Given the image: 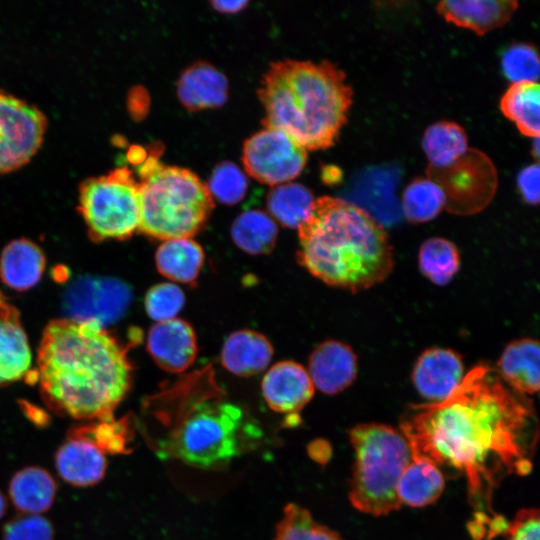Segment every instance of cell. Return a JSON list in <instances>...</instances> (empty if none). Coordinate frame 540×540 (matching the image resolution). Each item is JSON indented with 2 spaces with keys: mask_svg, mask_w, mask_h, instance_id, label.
Segmentation results:
<instances>
[{
  "mask_svg": "<svg viewBox=\"0 0 540 540\" xmlns=\"http://www.w3.org/2000/svg\"><path fill=\"white\" fill-rule=\"evenodd\" d=\"M411 457L465 475L475 508L470 531L495 536L504 522L493 510L492 496L505 477L532 468L538 429L532 403L508 388L496 369L473 367L444 400L413 404L400 421Z\"/></svg>",
  "mask_w": 540,
  "mask_h": 540,
  "instance_id": "cell-1",
  "label": "cell"
},
{
  "mask_svg": "<svg viewBox=\"0 0 540 540\" xmlns=\"http://www.w3.org/2000/svg\"><path fill=\"white\" fill-rule=\"evenodd\" d=\"M37 365L47 407L76 420L113 419L132 383L124 347L93 320L51 321L43 331Z\"/></svg>",
  "mask_w": 540,
  "mask_h": 540,
  "instance_id": "cell-2",
  "label": "cell"
},
{
  "mask_svg": "<svg viewBox=\"0 0 540 540\" xmlns=\"http://www.w3.org/2000/svg\"><path fill=\"white\" fill-rule=\"evenodd\" d=\"M298 230L299 263L330 286L358 292L379 284L393 270L387 232L352 202L314 199Z\"/></svg>",
  "mask_w": 540,
  "mask_h": 540,
  "instance_id": "cell-3",
  "label": "cell"
},
{
  "mask_svg": "<svg viewBox=\"0 0 540 540\" xmlns=\"http://www.w3.org/2000/svg\"><path fill=\"white\" fill-rule=\"evenodd\" d=\"M262 124L306 150L333 145L352 105L353 90L336 64L285 59L271 63L258 90Z\"/></svg>",
  "mask_w": 540,
  "mask_h": 540,
  "instance_id": "cell-4",
  "label": "cell"
},
{
  "mask_svg": "<svg viewBox=\"0 0 540 540\" xmlns=\"http://www.w3.org/2000/svg\"><path fill=\"white\" fill-rule=\"evenodd\" d=\"M139 175L138 231L165 241L191 238L204 227L214 200L194 172L149 157L140 165Z\"/></svg>",
  "mask_w": 540,
  "mask_h": 540,
  "instance_id": "cell-5",
  "label": "cell"
},
{
  "mask_svg": "<svg viewBox=\"0 0 540 540\" xmlns=\"http://www.w3.org/2000/svg\"><path fill=\"white\" fill-rule=\"evenodd\" d=\"M355 453L349 500L357 510L383 516L396 511L398 480L411 461L403 434L380 423L359 424L348 432Z\"/></svg>",
  "mask_w": 540,
  "mask_h": 540,
  "instance_id": "cell-6",
  "label": "cell"
},
{
  "mask_svg": "<svg viewBox=\"0 0 540 540\" xmlns=\"http://www.w3.org/2000/svg\"><path fill=\"white\" fill-rule=\"evenodd\" d=\"M243 411L220 400L196 402L157 443L162 459L176 458L202 469L227 465L241 451Z\"/></svg>",
  "mask_w": 540,
  "mask_h": 540,
  "instance_id": "cell-7",
  "label": "cell"
},
{
  "mask_svg": "<svg viewBox=\"0 0 540 540\" xmlns=\"http://www.w3.org/2000/svg\"><path fill=\"white\" fill-rule=\"evenodd\" d=\"M93 241L125 240L139 229L138 182L126 168L86 179L78 207Z\"/></svg>",
  "mask_w": 540,
  "mask_h": 540,
  "instance_id": "cell-8",
  "label": "cell"
},
{
  "mask_svg": "<svg viewBox=\"0 0 540 540\" xmlns=\"http://www.w3.org/2000/svg\"><path fill=\"white\" fill-rule=\"evenodd\" d=\"M426 173L444 192L445 209L455 215L482 211L492 201L498 186L492 160L470 147L450 165L443 168L428 166Z\"/></svg>",
  "mask_w": 540,
  "mask_h": 540,
  "instance_id": "cell-9",
  "label": "cell"
},
{
  "mask_svg": "<svg viewBox=\"0 0 540 540\" xmlns=\"http://www.w3.org/2000/svg\"><path fill=\"white\" fill-rule=\"evenodd\" d=\"M47 120L34 105L0 91V174L27 164L42 145Z\"/></svg>",
  "mask_w": 540,
  "mask_h": 540,
  "instance_id": "cell-10",
  "label": "cell"
},
{
  "mask_svg": "<svg viewBox=\"0 0 540 540\" xmlns=\"http://www.w3.org/2000/svg\"><path fill=\"white\" fill-rule=\"evenodd\" d=\"M242 160L250 176L276 186L300 175L307 162V150L284 132L264 128L245 141Z\"/></svg>",
  "mask_w": 540,
  "mask_h": 540,
  "instance_id": "cell-11",
  "label": "cell"
},
{
  "mask_svg": "<svg viewBox=\"0 0 540 540\" xmlns=\"http://www.w3.org/2000/svg\"><path fill=\"white\" fill-rule=\"evenodd\" d=\"M54 463L60 478L75 487L99 483L107 470L105 453L73 427L58 447Z\"/></svg>",
  "mask_w": 540,
  "mask_h": 540,
  "instance_id": "cell-12",
  "label": "cell"
},
{
  "mask_svg": "<svg viewBox=\"0 0 540 540\" xmlns=\"http://www.w3.org/2000/svg\"><path fill=\"white\" fill-rule=\"evenodd\" d=\"M464 374L462 357L452 349L429 348L416 360L412 381L425 399L440 402L461 383Z\"/></svg>",
  "mask_w": 540,
  "mask_h": 540,
  "instance_id": "cell-13",
  "label": "cell"
},
{
  "mask_svg": "<svg viewBox=\"0 0 540 540\" xmlns=\"http://www.w3.org/2000/svg\"><path fill=\"white\" fill-rule=\"evenodd\" d=\"M261 389L265 402L273 411L292 416H296L314 394L308 371L291 360L273 365L263 377Z\"/></svg>",
  "mask_w": 540,
  "mask_h": 540,
  "instance_id": "cell-14",
  "label": "cell"
},
{
  "mask_svg": "<svg viewBox=\"0 0 540 540\" xmlns=\"http://www.w3.org/2000/svg\"><path fill=\"white\" fill-rule=\"evenodd\" d=\"M147 349L163 370L183 372L193 364L197 355L193 327L179 318L157 322L148 332Z\"/></svg>",
  "mask_w": 540,
  "mask_h": 540,
  "instance_id": "cell-15",
  "label": "cell"
},
{
  "mask_svg": "<svg viewBox=\"0 0 540 540\" xmlns=\"http://www.w3.org/2000/svg\"><path fill=\"white\" fill-rule=\"evenodd\" d=\"M308 374L314 386L323 393L336 394L350 386L357 375V356L340 341L327 340L310 354Z\"/></svg>",
  "mask_w": 540,
  "mask_h": 540,
  "instance_id": "cell-16",
  "label": "cell"
},
{
  "mask_svg": "<svg viewBox=\"0 0 540 540\" xmlns=\"http://www.w3.org/2000/svg\"><path fill=\"white\" fill-rule=\"evenodd\" d=\"M31 360L20 313L0 291V387L24 378Z\"/></svg>",
  "mask_w": 540,
  "mask_h": 540,
  "instance_id": "cell-17",
  "label": "cell"
},
{
  "mask_svg": "<svg viewBox=\"0 0 540 540\" xmlns=\"http://www.w3.org/2000/svg\"><path fill=\"white\" fill-rule=\"evenodd\" d=\"M517 8L515 0H444L436 7L447 22L480 36L504 26Z\"/></svg>",
  "mask_w": 540,
  "mask_h": 540,
  "instance_id": "cell-18",
  "label": "cell"
},
{
  "mask_svg": "<svg viewBox=\"0 0 540 540\" xmlns=\"http://www.w3.org/2000/svg\"><path fill=\"white\" fill-rule=\"evenodd\" d=\"M130 299L129 289L114 280H83L72 287L67 303L74 315L86 304L95 300L82 320H93L101 325L120 316Z\"/></svg>",
  "mask_w": 540,
  "mask_h": 540,
  "instance_id": "cell-19",
  "label": "cell"
},
{
  "mask_svg": "<svg viewBox=\"0 0 540 540\" xmlns=\"http://www.w3.org/2000/svg\"><path fill=\"white\" fill-rule=\"evenodd\" d=\"M177 95L190 111L220 107L228 97V80L212 64L198 61L182 72Z\"/></svg>",
  "mask_w": 540,
  "mask_h": 540,
  "instance_id": "cell-20",
  "label": "cell"
},
{
  "mask_svg": "<svg viewBox=\"0 0 540 540\" xmlns=\"http://www.w3.org/2000/svg\"><path fill=\"white\" fill-rule=\"evenodd\" d=\"M540 347L537 340L522 338L510 342L497 363V372L514 392L536 394L540 386Z\"/></svg>",
  "mask_w": 540,
  "mask_h": 540,
  "instance_id": "cell-21",
  "label": "cell"
},
{
  "mask_svg": "<svg viewBox=\"0 0 540 540\" xmlns=\"http://www.w3.org/2000/svg\"><path fill=\"white\" fill-rule=\"evenodd\" d=\"M273 356L270 341L261 333L242 329L231 333L221 349V363L232 374L252 376L263 371Z\"/></svg>",
  "mask_w": 540,
  "mask_h": 540,
  "instance_id": "cell-22",
  "label": "cell"
},
{
  "mask_svg": "<svg viewBox=\"0 0 540 540\" xmlns=\"http://www.w3.org/2000/svg\"><path fill=\"white\" fill-rule=\"evenodd\" d=\"M46 265L42 249L28 239L8 243L0 256V279L9 288L26 291L41 279Z\"/></svg>",
  "mask_w": 540,
  "mask_h": 540,
  "instance_id": "cell-23",
  "label": "cell"
},
{
  "mask_svg": "<svg viewBox=\"0 0 540 540\" xmlns=\"http://www.w3.org/2000/svg\"><path fill=\"white\" fill-rule=\"evenodd\" d=\"M57 483L39 466H27L17 471L9 482V497L22 514H38L49 510L56 498Z\"/></svg>",
  "mask_w": 540,
  "mask_h": 540,
  "instance_id": "cell-24",
  "label": "cell"
},
{
  "mask_svg": "<svg viewBox=\"0 0 540 540\" xmlns=\"http://www.w3.org/2000/svg\"><path fill=\"white\" fill-rule=\"evenodd\" d=\"M445 478L442 470L432 461L411 457L397 483V497L410 507H424L435 502L442 494Z\"/></svg>",
  "mask_w": 540,
  "mask_h": 540,
  "instance_id": "cell-25",
  "label": "cell"
},
{
  "mask_svg": "<svg viewBox=\"0 0 540 540\" xmlns=\"http://www.w3.org/2000/svg\"><path fill=\"white\" fill-rule=\"evenodd\" d=\"M155 261L157 270L164 277L193 284L203 267L204 252L192 238L170 239L158 247Z\"/></svg>",
  "mask_w": 540,
  "mask_h": 540,
  "instance_id": "cell-26",
  "label": "cell"
},
{
  "mask_svg": "<svg viewBox=\"0 0 540 540\" xmlns=\"http://www.w3.org/2000/svg\"><path fill=\"white\" fill-rule=\"evenodd\" d=\"M506 118L525 136L539 138L540 86L538 82L512 83L500 100Z\"/></svg>",
  "mask_w": 540,
  "mask_h": 540,
  "instance_id": "cell-27",
  "label": "cell"
},
{
  "mask_svg": "<svg viewBox=\"0 0 540 540\" xmlns=\"http://www.w3.org/2000/svg\"><path fill=\"white\" fill-rule=\"evenodd\" d=\"M422 148L429 160L428 166L443 168L467 151V134L459 124L441 120L427 127L422 138Z\"/></svg>",
  "mask_w": 540,
  "mask_h": 540,
  "instance_id": "cell-28",
  "label": "cell"
},
{
  "mask_svg": "<svg viewBox=\"0 0 540 540\" xmlns=\"http://www.w3.org/2000/svg\"><path fill=\"white\" fill-rule=\"evenodd\" d=\"M277 234L274 220L260 210L241 213L231 226L234 243L251 255L270 253L276 244Z\"/></svg>",
  "mask_w": 540,
  "mask_h": 540,
  "instance_id": "cell-29",
  "label": "cell"
},
{
  "mask_svg": "<svg viewBox=\"0 0 540 540\" xmlns=\"http://www.w3.org/2000/svg\"><path fill=\"white\" fill-rule=\"evenodd\" d=\"M314 197L302 184L286 183L274 186L267 196L270 214L280 224L289 228H298L308 216Z\"/></svg>",
  "mask_w": 540,
  "mask_h": 540,
  "instance_id": "cell-30",
  "label": "cell"
},
{
  "mask_svg": "<svg viewBox=\"0 0 540 540\" xmlns=\"http://www.w3.org/2000/svg\"><path fill=\"white\" fill-rule=\"evenodd\" d=\"M421 273L434 284L449 283L460 267V256L456 245L441 237L427 239L418 254Z\"/></svg>",
  "mask_w": 540,
  "mask_h": 540,
  "instance_id": "cell-31",
  "label": "cell"
},
{
  "mask_svg": "<svg viewBox=\"0 0 540 540\" xmlns=\"http://www.w3.org/2000/svg\"><path fill=\"white\" fill-rule=\"evenodd\" d=\"M445 204L441 187L428 177L414 179L403 191V213L411 223L431 221L445 209Z\"/></svg>",
  "mask_w": 540,
  "mask_h": 540,
  "instance_id": "cell-32",
  "label": "cell"
},
{
  "mask_svg": "<svg viewBox=\"0 0 540 540\" xmlns=\"http://www.w3.org/2000/svg\"><path fill=\"white\" fill-rule=\"evenodd\" d=\"M274 540H343L341 536L315 522L310 512L294 503L284 509L283 518L277 524Z\"/></svg>",
  "mask_w": 540,
  "mask_h": 540,
  "instance_id": "cell-33",
  "label": "cell"
},
{
  "mask_svg": "<svg viewBox=\"0 0 540 540\" xmlns=\"http://www.w3.org/2000/svg\"><path fill=\"white\" fill-rule=\"evenodd\" d=\"M129 422L123 418L116 421L109 420L89 421L76 425L73 428L90 439L104 453H125L128 442Z\"/></svg>",
  "mask_w": 540,
  "mask_h": 540,
  "instance_id": "cell-34",
  "label": "cell"
},
{
  "mask_svg": "<svg viewBox=\"0 0 540 540\" xmlns=\"http://www.w3.org/2000/svg\"><path fill=\"white\" fill-rule=\"evenodd\" d=\"M501 67L512 83L538 82L540 65L536 49L527 43H514L502 54Z\"/></svg>",
  "mask_w": 540,
  "mask_h": 540,
  "instance_id": "cell-35",
  "label": "cell"
},
{
  "mask_svg": "<svg viewBox=\"0 0 540 540\" xmlns=\"http://www.w3.org/2000/svg\"><path fill=\"white\" fill-rule=\"evenodd\" d=\"M247 186V177L241 169L232 162L224 161L214 168L207 187L216 199L232 205L244 198Z\"/></svg>",
  "mask_w": 540,
  "mask_h": 540,
  "instance_id": "cell-36",
  "label": "cell"
},
{
  "mask_svg": "<svg viewBox=\"0 0 540 540\" xmlns=\"http://www.w3.org/2000/svg\"><path fill=\"white\" fill-rule=\"evenodd\" d=\"M144 303L148 316L157 322H162L175 318L182 310L185 295L176 284L159 283L147 291Z\"/></svg>",
  "mask_w": 540,
  "mask_h": 540,
  "instance_id": "cell-37",
  "label": "cell"
},
{
  "mask_svg": "<svg viewBox=\"0 0 540 540\" xmlns=\"http://www.w3.org/2000/svg\"><path fill=\"white\" fill-rule=\"evenodd\" d=\"M2 540H54V528L41 515L21 514L4 525Z\"/></svg>",
  "mask_w": 540,
  "mask_h": 540,
  "instance_id": "cell-38",
  "label": "cell"
},
{
  "mask_svg": "<svg viewBox=\"0 0 540 540\" xmlns=\"http://www.w3.org/2000/svg\"><path fill=\"white\" fill-rule=\"evenodd\" d=\"M539 530V510L524 508L508 523L504 533L507 540H539Z\"/></svg>",
  "mask_w": 540,
  "mask_h": 540,
  "instance_id": "cell-39",
  "label": "cell"
},
{
  "mask_svg": "<svg viewBox=\"0 0 540 540\" xmlns=\"http://www.w3.org/2000/svg\"><path fill=\"white\" fill-rule=\"evenodd\" d=\"M539 164H531L523 168L517 176V186L522 198L529 204L539 202Z\"/></svg>",
  "mask_w": 540,
  "mask_h": 540,
  "instance_id": "cell-40",
  "label": "cell"
},
{
  "mask_svg": "<svg viewBox=\"0 0 540 540\" xmlns=\"http://www.w3.org/2000/svg\"><path fill=\"white\" fill-rule=\"evenodd\" d=\"M248 4L247 0L242 1H212V7L222 13H236L244 9Z\"/></svg>",
  "mask_w": 540,
  "mask_h": 540,
  "instance_id": "cell-41",
  "label": "cell"
},
{
  "mask_svg": "<svg viewBox=\"0 0 540 540\" xmlns=\"http://www.w3.org/2000/svg\"><path fill=\"white\" fill-rule=\"evenodd\" d=\"M7 510V501L3 494L0 492V519L5 515Z\"/></svg>",
  "mask_w": 540,
  "mask_h": 540,
  "instance_id": "cell-42",
  "label": "cell"
}]
</instances>
